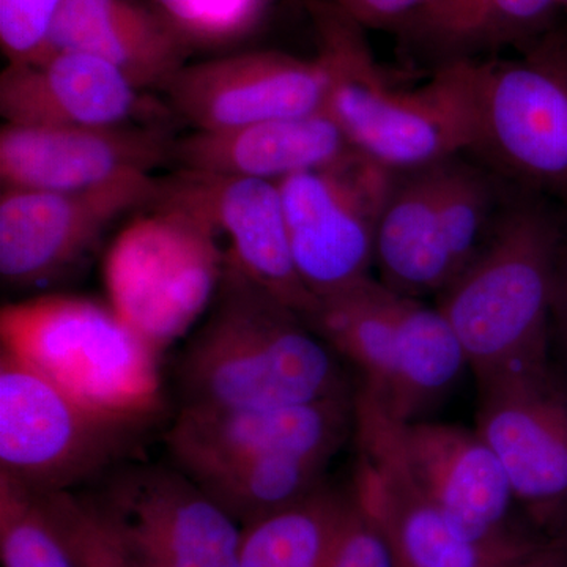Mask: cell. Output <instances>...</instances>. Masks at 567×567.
Returning <instances> with one entry per match:
<instances>
[{"instance_id":"obj_1","label":"cell","mask_w":567,"mask_h":567,"mask_svg":"<svg viewBox=\"0 0 567 567\" xmlns=\"http://www.w3.org/2000/svg\"><path fill=\"white\" fill-rule=\"evenodd\" d=\"M317 54L327 76L330 115L350 147L395 173L472 155L476 141L475 62L445 63L404 87L380 65L344 11L306 0Z\"/></svg>"},{"instance_id":"obj_2","label":"cell","mask_w":567,"mask_h":567,"mask_svg":"<svg viewBox=\"0 0 567 567\" xmlns=\"http://www.w3.org/2000/svg\"><path fill=\"white\" fill-rule=\"evenodd\" d=\"M339 354L226 262L215 308L178 363L182 406L268 409L352 398Z\"/></svg>"},{"instance_id":"obj_3","label":"cell","mask_w":567,"mask_h":567,"mask_svg":"<svg viewBox=\"0 0 567 567\" xmlns=\"http://www.w3.org/2000/svg\"><path fill=\"white\" fill-rule=\"evenodd\" d=\"M567 249V212L518 192L487 244L439 295L476 380L550 364L551 311Z\"/></svg>"},{"instance_id":"obj_4","label":"cell","mask_w":567,"mask_h":567,"mask_svg":"<svg viewBox=\"0 0 567 567\" xmlns=\"http://www.w3.org/2000/svg\"><path fill=\"white\" fill-rule=\"evenodd\" d=\"M309 327L363 377L361 393L398 421L427 420L468 368L436 306L372 276L320 298Z\"/></svg>"},{"instance_id":"obj_5","label":"cell","mask_w":567,"mask_h":567,"mask_svg":"<svg viewBox=\"0 0 567 567\" xmlns=\"http://www.w3.org/2000/svg\"><path fill=\"white\" fill-rule=\"evenodd\" d=\"M0 338L3 352L96 412L147 424L162 410V353L110 303L48 295L7 305Z\"/></svg>"},{"instance_id":"obj_6","label":"cell","mask_w":567,"mask_h":567,"mask_svg":"<svg viewBox=\"0 0 567 567\" xmlns=\"http://www.w3.org/2000/svg\"><path fill=\"white\" fill-rule=\"evenodd\" d=\"M472 155L518 192L567 212V28L518 50L477 59Z\"/></svg>"},{"instance_id":"obj_7","label":"cell","mask_w":567,"mask_h":567,"mask_svg":"<svg viewBox=\"0 0 567 567\" xmlns=\"http://www.w3.org/2000/svg\"><path fill=\"white\" fill-rule=\"evenodd\" d=\"M155 205L115 238L104 284L111 308L163 353L215 300L226 254L203 213L166 197Z\"/></svg>"},{"instance_id":"obj_8","label":"cell","mask_w":567,"mask_h":567,"mask_svg":"<svg viewBox=\"0 0 567 567\" xmlns=\"http://www.w3.org/2000/svg\"><path fill=\"white\" fill-rule=\"evenodd\" d=\"M353 429L357 445L390 457L468 539L506 544L546 536L514 518L516 496L476 429L393 420L360 390L353 395Z\"/></svg>"},{"instance_id":"obj_9","label":"cell","mask_w":567,"mask_h":567,"mask_svg":"<svg viewBox=\"0 0 567 567\" xmlns=\"http://www.w3.org/2000/svg\"><path fill=\"white\" fill-rule=\"evenodd\" d=\"M145 424L96 412L9 352L0 354V475L51 494L99 475Z\"/></svg>"},{"instance_id":"obj_10","label":"cell","mask_w":567,"mask_h":567,"mask_svg":"<svg viewBox=\"0 0 567 567\" xmlns=\"http://www.w3.org/2000/svg\"><path fill=\"white\" fill-rule=\"evenodd\" d=\"M398 173L350 148L276 183L295 267L317 300L372 278L380 219Z\"/></svg>"},{"instance_id":"obj_11","label":"cell","mask_w":567,"mask_h":567,"mask_svg":"<svg viewBox=\"0 0 567 567\" xmlns=\"http://www.w3.org/2000/svg\"><path fill=\"white\" fill-rule=\"evenodd\" d=\"M477 383L476 432L502 465L537 532L566 536L567 395L550 364L506 369Z\"/></svg>"},{"instance_id":"obj_12","label":"cell","mask_w":567,"mask_h":567,"mask_svg":"<svg viewBox=\"0 0 567 567\" xmlns=\"http://www.w3.org/2000/svg\"><path fill=\"white\" fill-rule=\"evenodd\" d=\"M92 499L136 567H238L241 525L182 470L134 466Z\"/></svg>"},{"instance_id":"obj_13","label":"cell","mask_w":567,"mask_h":567,"mask_svg":"<svg viewBox=\"0 0 567 567\" xmlns=\"http://www.w3.org/2000/svg\"><path fill=\"white\" fill-rule=\"evenodd\" d=\"M162 182L126 178L85 192L2 188L0 275L13 286L58 278L100 240L123 213L155 204Z\"/></svg>"},{"instance_id":"obj_14","label":"cell","mask_w":567,"mask_h":567,"mask_svg":"<svg viewBox=\"0 0 567 567\" xmlns=\"http://www.w3.org/2000/svg\"><path fill=\"white\" fill-rule=\"evenodd\" d=\"M175 137L158 123L47 128L6 125L0 132L2 188L85 192L152 175L174 162Z\"/></svg>"},{"instance_id":"obj_15","label":"cell","mask_w":567,"mask_h":567,"mask_svg":"<svg viewBox=\"0 0 567 567\" xmlns=\"http://www.w3.org/2000/svg\"><path fill=\"white\" fill-rule=\"evenodd\" d=\"M163 92L197 132H215L322 112L327 76L316 58L252 51L186 63Z\"/></svg>"},{"instance_id":"obj_16","label":"cell","mask_w":567,"mask_h":567,"mask_svg":"<svg viewBox=\"0 0 567 567\" xmlns=\"http://www.w3.org/2000/svg\"><path fill=\"white\" fill-rule=\"evenodd\" d=\"M353 395L268 409L182 406L167 446L185 475L248 458L331 461L353 429Z\"/></svg>"},{"instance_id":"obj_17","label":"cell","mask_w":567,"mask_h":567,"mask_svg":"<svg viewBox=\"0 0 567 567\" xmlns=\"http://www.w3.org/2000/svg\"><path fill=\"white\" fill-rule=\"evenodd\" d=\"M159 197L207 216L216 233L229 240L226 262L308 323L319 300L306 289L295 267L276 183L182 171L162 182Z\"/></svg>"},{"instance_id":"obj_18","label":"cell","mask_w":567,"mask_h":567,"mask_svg":"<svg viewBox=\"0 0 567 567\" xmlns=\"http://www.w3.org/2000/svg\"><path fill=\"white\" fill-rule=\"evenodd\" d=\"M167 112L122 71L85 52L54 51L39 62L7 63L0 74V114L9 125L122 126L159 121Z\"/></svg>"},{"instance_id":"obj_19","label":"cell","mask_w":567,"mask_h":567,"mask_svg":"<svg viewBox=\"0 0 567 567\" xmlns=\"http://www.w3.org/2000/svg\"><path fill=\"white\" fill-rule=\"evenodd\" d=\"M350 494L385 536L398 567H505L551 539H468L390 457L369 446L358 445Z\"/></svg>"},{"instance_id":"obj_20","label":"cell","mask_w":567,"mask_h":567,"mask_svg":"<svg viewBox=\"0 0 567 567\" xmlns=\"http://www.w3.org/2000/svg\"><path fill=\"white\" fill-rule=\"evenodd\" d=\"M193 48L173 18L140 0H65L51 35V54L78 51L102 59L145 93L164 91Z\"/></svg>"},{"instance_id":"obj_21","label":"cell","mask_w":567,"mask_h":567,"mask_svg":"<svg viewBox=\"0 0 567 567\" xmlns=\"http://www.w3.org/2000/svg\"><path fill=\"white\" fill-rule=\"evenodd\" d=\"M350 148L322 111L215 132L196 130L175 141L174 162L189 173L278 183L327 166Z\"/></svg>"},{"instance_id":"obj_22","label":"cell","mask_w":567,"mask_h":567,"mask_svg":"<svg viewBox=\"0 0 567 567\" xmlns=\"http://www.w3.org/2000/svg\"><path fill=\"white\" fill-rule=\"evenodd\" d=\"M453 159L398 173L380 219L377 279L406 297L440 295L454 281L442 244L443 196Z\"/></svg>"},{"instance_id":"obj_23","label":"cell","mask_w":567,"mask_h":567,"mask_svg":"<svg viewBox=\"0 0 567 567\" xmlns=\"http://www.w3.org/2000/svg\"><path fill=\"white\" fill-rule=\"evenodd\" d=\"M558 17L557 0H431L399 35L436 69L520 50L558 25Z\"/></svg>"},{"instance_id":"obj_24","label":"cell","mask_w":567,"mask_h":567,"mask_svg":"<svg viewBox=\"0 0 567 567\" xmlns=\"http://www.w3.org/2000/svg\"><path fill=\"white\" fill-rule=\"evenodd\" d=\"M352 507L328 483L292 505L241 527L238 567H327Z\"/></svg>"},{"instance_id":"obj_25","label":"cell","mask_w":567,"mask_h":567,"mask_svg":"<svg viewBox=\"0 0 567 567\" xmlns=\"http://www.w3.org/2000/svg\"><path fill=\"white\" fill-rule=\"evenodd\" d=\"M331 461L274 456L230 462L188 475L241 527L322 486Z\"/></svg>"},{"instance_id":"obj_26","label":"cell","mask_w":567,"mask_h":567,"mask_svg":"<svg viewBox=\"0 0 567 567\" xmlns=\"http://www.w3.org/2000/svg\"><path fill=\"white\" fill-rule=\"evenodd\" d=\"M0 559L3 567H78L41 496L3 475Z\"/></svg>"},{"instance_id":"obj_27","label":"cell","mask_w":567,"mask_h":567,"mask_svg":"<svg viewBox=\"0 0 567 567\" xmlns=\"http://www.w3.org/2000/svg\"><path fill=\"white\" fill-rule=\"evenodd\" d=\"M39 495L78 567H136L112 536L92 498H80L70 491Z\"/></svg>"},{"instance_id":"obj_28","label":"cell","mask_w":567,"mask_h":567,"mask_svg":"<svg viewBox=\"0 0 567 567\" xmlns=\"http://www.w3.org/2000/svg\"><path fill=\"white\" fill-rule=\"evenodd\" d=\"M65 0H0V47L9 63L51 54V35Z\"/></svg>"},{"instance_id":"obj_29","label":"cell","mask_w":567,"mask_h":567,"mask_svg":"<svg viewBox=\"0 0 567 567\" xmlns=\"http://www.w3.org/2000/svg\"><path fill=\"white\" fill-rule=\"evenodd\" d=\"M156 3L194 44L244 31L267 6L265 0H156Z\"/></svg>"},{"instance_id":"obj_30","label":"cell","mask_w":567,"mask_h":567,"mask_svg":"<svg viewBox=\"0 0 567 567\" xmlns=\"http://www.w3.org/2000/svg\"><path fill=\"white\" fill-rule=\"evenodd\" d=\"M327 567H398L385 536L354 503L353 496Z\"/></svg>"},{"instance_id":"obj_31","label":"cell","mask_w":567,"mask_h":567,"mask_svg":"<svg viewBox=\"0 0 567 567\" xmlns=\"http://www.w3.org/2000/svg\"><path fill=\"white\" fill-rule=\"evenodd\" d=\"M330 3L363 28L399 32L431 0H319Z\"/></svg>"},{"instance_id":"obj_32","label":"cell","mask_w":567,"mask_h":567,"mask_svg":"<svg viewBox=\"0 0 567 567\" xmlns=\"http://www.w3.org/2000/svg\"><path fill=\"white\" fill-rule=\"evenodd\" d=\"M551 372L567 395V249L559 270L557 293H555L554 311H551L550 330Z\"/></svg>"},{"instance_id":"obj_33","label":"cell","mask_w":567,"mask_h":567,"mask_svg":"<svg viewBox=\"0 0 567 567\" xmlns=\"http://www.w3.org/2000/svg\"><path fill=\"white\" fill-rule=\"evenodd\" d=\"M505 567H567V536L551 537L532 554Z\"/></svg>"},{"instance_id":"obj_34","label":"cell","mask_w":567,"mask_h":567,"mask_svg":"<svg viewBox=\"0 0 567 567\" xmlns=\"http://www.w3.org/2000/svg\"><path fill=\"white\" fill-rule=\"evenodd\" d=\"M559 14L565 18V22L563 24L567 28V0H557Z\"/></svg>"},{"instance_id":"obj_35","label":"cell","mask_w":567,"mask_h":567,"mask_svg":"<svg viewBox=\"0 0 567 567\" xmlns=\"http://www.w3.org/2000/svg\"><path fill=\"white\" fill-rule=\"evenodd\" d=\"M265 2H267V3H268V2H270V0H265Z\"/></svg>"}]
</instances>
